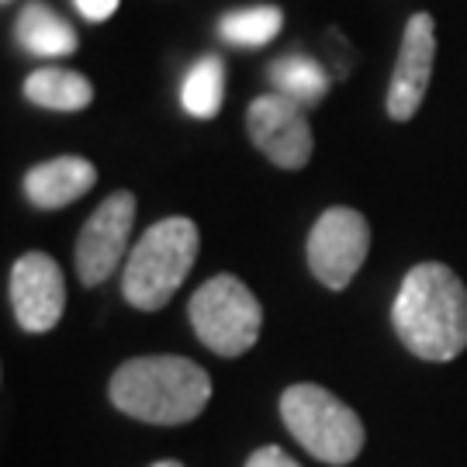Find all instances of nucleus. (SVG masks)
I'll use <instances>...</instances> for the list:
<instances>
[{
  "instance_id": "1",
  "label": "nucleus",
  "mask_w": 467,
  "mask_h": 467,
  "mask_svg": "<svg viewBox=\"0 0 467 467\" xmlns=\"http://www.w3.org/2000/svg\"><path fill=\"white\" fill-rule=\"evenodd\" d=\"M391 322L401 347L419 360L447 364L467 350V287L447 264H416L405 274Z\"/></svg>"
},
{
  "instance_id": "2",
  "label": "nucleus",
  "mask_w": 467,
  "mask_h": 467,
  "mask_svg": "<svg viewBox=\"0 0 467 467\" xmlns=\"http://www.w3.org/2000/svg\"><path fill=\"white\" fill-rule=\"evenodd\" d=\"M108 395L118 412L139 422L184 426L204 412L212 399V378L187 357H135L115 370Z\"/></svg>"
},
{
  "instance_id": "3",
  "label": "nucleus",
  "mask_w": 467,
  "mask_h": 467,
  "mask_svg": "<svg viewBox=\"0 0 467 467\" xmlns=\"http://www.w3.org/2000/svg\"><path fill=\"white\" fill-rule=\"evenodd\" d=\"M201 235L191 218H163L135 243L121 274V298L139 312H160L198 260Z\"/></svg>"
},
{
  "instance_id": "4",
  "label": "nucleus",
  "mask_w": 467,
  "mask_h": 467,
  "mask_svg": "<svg viewBox=\"0 0 467 467\" xmlns=\"http://www.w3.org/2000/svg\"><path fill=\"white\" fill-rule=\"evenodd\" d=\"M287 433L322 464H353L364 451V422L343 399L318 384H291L281 395Z\"/></svg>"
},
{
  "instance_id": "5",
  "label": "nucleus",
  "mask_w": 467,
  "mask_h": 467,
  "mask_svg": "<svg viewBox=\"0 0 467 467\" xmlns=\"http://www.w3.org/2000/svg\"><path fill=\"white\" fill-rule=\"evenodd\" d=\"M187 316L198 339L218 357H243L264 329V308L246 284L233 274H218L194 291Z\"/></svg>"
},
{
  "instance_id": "6",
  "label": "nucleus",
  "mask_w": 467,
  "mask_h": 467,
  "mask_svg": "<svg viewBox=\"0 0 467 467\" xmlns=\"http://www.w3.org/2000/svg\"><path fill=\"white\" fill-rule=\"evenodd\" d=\"M370 250L368 218L353 208L322 212L308 235V267L329 291H343L364 267Z\"/></svg>"
},
{
  "instance_id": "7",
  "label": "nucleus",
  "mask_w": 467,
  "mask_h": 467,
  "mask_svg": "<svg viewBox=\"0 0 467 467\" xmlns=\"http://www.w3.org/2000/svg\"><path fill=\"white\" fill-rule=\"evenodd\" d=\"M132 225L135 194L118 191V194L100 201L98 212L87 218V225L80 229V239H77V274H80V284L98 287V284H104L121 267V256L129 250Z\"/></svg>"
},
{
  "instance_id": "8",
  "label": "nucleus",
  "mask_w": 467,
  "mask_h": 467,
  "mask_svg": "<svg viewBox=\"0 0 467 467\" xmlns=\"http://www.w3.org/2000/svg\"><path fill=\"white\" fill-rule=\"evenodd\" d=\"M246 129H250L253 146L264 152L274 167L301 170L312 160L308 118L298 100L284 98L277 90L253 100L246 111Z\"/></svg>"
},
{
  "instance_id": "9",
  "label": "nucleus",
  "mask_w": 467,
  "mask_h": 467,
  "mask_svg": "<svg viewBox=\"0 0 467 467\" xmlns=\"http://www.w3.org/2000/svg\"><path fill=\"white\" fill-rule=\"evenodd\" d=\"M11 305L25 333H49L67 308V281L49 253H25L11 267Z\"/></svg>"
},
{
  "instance_id": "10",
  "label": "nucleus",
  "mask_w": 467,
  "mask_h": 467,
  "mask_svg": "<svg viewBox=\"0 0 467 467\" xmlns=\"http://www.w3.org/2000/svg\"><path fill=\"white\" fill-rule=\"evenodd\" d=\"M433 56L436 21L433 15L419 11L405 25L399 63H395V73H391V87H388V118L391 121H409L422 108V98H426L430 80H433Z\"/></svg>"
},
{
  "instance_id": "11",
  "label": "nucleus",
  "mask_w": 467,
  "mask_h": 467,
  "mask_svg": "<svg viewBox=\"0 0 467 467\" xmlns=\"http://www.w3.org/2000/svg\"><path fill=\"white\" fill-rule=\"evenodd\" d=\"M94 184H98V167L90 160L56 156L25 173V198L32 201L35 208L52 212V208H67L77 198H84Z\"/></svg>"
},
{
  "instance_id": "12",
  "label": "nucleus",
  "mask_w": 467,
  "mask_h": 467,
  "mask_svg": "<svg viewBox=\"0 0 467 467\" xmlns=\"http://www.w3.org/2000/svg\"><path fill=\"white\" fill-rule=\"evenodd\" d=\"M15 35L21 49L38 56V59H67L77 52V32L63 17L52 11L49 4L35 0L17 15Z\"/></svg>"
},
{
  "instance_id": "13",
  "label": "nucleus",
  "mask_w": 467,
  "mask_h": 467,
  "mask_svg": "<svg viewBox=\"0 0 467 467\" xmlns=\"http://www.w3.org/2000/svg\"><path fill=\"white\" fill-rule=\"evenodd\" d=\"M25 98L46 111H84L94 100V87L73 69L42 67L25 80Z\"/></svg>"
},
{
  "instance_id": "14",
  "label": "nucleus",
  "mask_w": 467,
  "mask_h": 467,
  "mask_svg": "<svg viewBox=\"0 0 467 467\" xmlns=\"http://www.w3.org/2000/svg\"><path fill=\"white\" fill-rule=\"evenodd\" d=\"M225 98V67L218 56H204L194 67L184 73V84H181V108L191 118H215Z\"/></svg>"
},
{
  "instance_id": "15",
  "label": "nucleus",
  "mask_w": 467,
  "mask_h": 467,
  "mask_svg": "<svg viewBox=\"0 0 467 467\" xmlns=\"http://www.w3.org/2000/svg\"><path fill=\"white\" fill-rule=\"evenodd\" d=\"M284 25L281 7L274 4H253V7H239L229 11L218 21V35L229 42V46H243V49H260L277 38Z\"/></svg>"
},
{
  "instance_id": "16",
  "label": "nucleus",
  "mask_w": 467,
  "mask_h": 467,
  "mask_svg": "<svg viewBox=\"0 0 467 467\" xmlns=\"http://www.w3.org/2000/svg\"><path fill=\"white\" fill-rule=\"evenodd\" d=\"M270 84H274L277 94L298 100L301 108H308V104H318L326 98L329 77H326L322 63L308 59V56H284L270 67Z\"/></svg>"
},
{
  "instance_id": "17",
  "label": "nucleus",
  "mask_w": 467,
  "mask_h": 467,
  "mask_svg": "<svg viewBox=\"0 0 467 467\" xmlns=\"http://www.w3.org/2000/svg\"><path fill=\"white\" fill-rule=\"evenodd\" d=\"M246 467H301V464L287 451H281V447H260V451L250 453Z\"/></svg>"
},
{
  "instance_id": "18",
  "label": "nucleus",
  "mask_w": 467,
  "mask_h": 467,
  "mask_svg": "<svg viewBox=\"0 0 467 467\" xmlns=\"http://www.w3.org/2000/svg\"><path fill=\"white\" fill-rule=\"evenodd\" d=\"M73 7H77V15L87 17V21H108V17L118 11V0H73Z\"/></svg>"
},
{
  "instance_id": "19",
  "label": "nucleus",
  "mask_w": 467,
  "mask_h": 467,
  "mask_svg": "<svg viewBox=\"0 0 467 467\" xmlns=\"http://www.w3.org/2000/svg\"><path fill=\"white\" fill-rule=\"evenodd\" d=\"M150 467H184L181 461H156V464H150Z\"/></svg>"
}]
</instances>
